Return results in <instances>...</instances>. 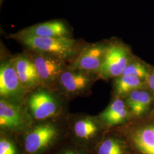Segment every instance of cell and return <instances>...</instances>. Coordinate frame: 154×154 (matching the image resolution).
<instances>
[{"label":"cell","instance_id":"1","mask_svg":"<svg viewBox=\"0 0 154 154\" xmlns=\"http://www.w3.org/2000/svg\"><path fill=\"white\" fill-rule=\"evenodd\" d=\"M66 116L34 121L16 137L21 154H50L67 138Z\"/></svg>","mask_w":154,"mask_h":154},{"label":"cell","instance_id":"2","mask_svg":"<svg viewBox=\"0 0 154 154\" xmlns=\"http://www.w3.org/2000/svg\"><path fill=\"white\" fill-rule=\"evenodd\" d=\"M69 102L55 90L41 86L28 94L24 104L33 121H41L67 115Z\"/></svg>","mask_w":154,"mask_h":154},{"label":"cell","instance_id":"3","mask_svg":"<svg viewBox=\"0 0 154 154\" xmlns=\"http://www.w3.org/2000/svg\"><path fill=\"white\" fill-rule=\"evenodd\" d=\"M67 138L90 152L103 137L107 130L98 116L83 112L66 116Z\"/></svg>","mask_w":154,"mask_h":154},{"label":"cell","instance_id":"4","mask_svg":"<svg viewBox=\"0 0 154 154\" xmlns=\"http://www.w3.org/2000/svg\"><path fill=\"white\" fill-rule=\"evenodd\" d=\"M11 37L21 43L28 50L52 55L67 62L68 63L83 47L71 37L41 38L13 35H11Z\"/></svg>","mask_w":154,"mask_h":154},{"label":"cell","instance_id":"5","mask_svg":"<svg viewBox=\"0 0 154 154\" xmlns=\"http://www.w3.org/2000/svg\"><path fill=\"white\" fill-rule=\"evenodd\" d=\"M98 79L99 77L96 74L74 69L67 65L59 77L54 90L70 102L77 98L89 96Z\"/></svg>","mask_w":154,"mask_h":154},{"label":"cell","instance_id":"6","mask_svg":"<svg viewBox=\"0 0 154 154\" xmlns=\"http://www.w3.org/2000/svg\"><path fill=\"white\" fill-rule=\"evenodd\" d=\"M25 104L0 99V132L17 137L33 122Z\"/></svg>","mask_w":154,"mask_h":154},{"label":"cell","instance_id":"7","mask_svg":"<svg viewBox=\"0 0 154 154\" xmlns=\"http://www.w3.org/2000/svg\"><path fill=\"white\" fill-rule=\"evenodd\" d=\"M28 94L19 80L13 57L3 60L0 65V99L24 104Z\"/></svg>","mask_w":154,"mask_h":154},{"label":"cell","instance_id":"8","mask_svg":"<svg viewBox=\"0 0 154 154\" xmlns=\"http://www.w3.org/2000/svg\"><path fill=\"white\" fill-rule=\"evenodd\" d=\"M36 67L42 86L54 90L68 62L52 55L32 51H26Z\"/></svg>","mask_w":154,"mask_h":154},{"label":"cell","instance_id":"9","mask_svg":"<svg viewBox=\"0 0 154 154\" xmlns=\"http://www.w3.org/2000/svg\"><path fill=\"white\" fill-rule=\"evenodd\" d=\"M131 61L130 51L126 45L116 42L110 44L98 75L105 79L119 77Z\"/></svg>","mask_w":154,"mask_h":154},{"label":"cell","instance_id":"10","mask_svg":"<svg viewBox=\"0 0 154 154\" xmlns=\"http://www.w3.org/2000/svg\"><path fill=\"white\" fill-rule=\"evenodd\" d=\"M108 45L105 43H96L83 46L79 53L69 62L68 66L74 69L98 75Z\"/></svg>","mask_w":154,"mask_h":154},{"label":"cell","instance_id":"11","mask_svg":"<svg viewBox=\"0 0 154 154\" xmlns=\"http://www.w3.org/2000/svg\"><path fill=\"white\" fill-rule=\"evenodd\" d=\"M19 80L28 93L41 86L36 67L26 52L13 57Z\"/></svg>","mask_w":154,"mask_h":154},{"label":"cell","instance_id":"12","mask_svg":"<svg viewBox=\"0 0 154 154\" xmlns=\"http://www.w3.org/2000/svg\"><path fill=\"white\" fill-rule=\"evenodd\" d=\"M13 35L41 38H68L70 37V33L64 22L55 20L35 25Z\"/></svg>","mask_w":154,"mask_h":154},{"label":"cell","instance_id":"13","mask_svg":"<svg viewBox=\"0 0 154 154\" xmlns=\"http://www.w3.org/2000/svg\"><path fill=\"white\" fill-rule=\"evenodd\" d=\"M131 114L124 99L116 97L98 116L105 127L109 129L126 123Z\"/></svg>","mask_w":154,"mask_h":154},{"label":"cell","instance_id":"14","mask_svg":"<svg viewBox=\"0 0 154 154\" xmlns=\"http://www.w3.org/2000/svg\"><path fill=\"white\" fill-rule=\"evenodd\" d=\"M133 145L143 154H154V125L137 128L129 134Z\"/></svg>","mask_w":154,"mask_h":154},{"label":"cell","instance_id":"15","mask_svg":"<svg viewBox=\"0 0 154 154\" xmlns=\"http://www.w3.org/2000/svg\"><path fill=\"white\" fill-rule=\"evenodd\" d=\"M91 154H127L125 142L118 136L106 134Z\"/></svg>","mask_w":154,"mask_h":154},{"label":"cell","instance_id":"16","mask_svg":"<svg viewBox=\"0 0 154 154\" xmlns=\"http://www.w3.org/2000/svg\"><path fill=\"white\" fill-rule=\"evenodd\" d=\"M124 100L131 114L139 116L148 110L152 97L148 92L138 89L129 94Z\"/></svg>","mask_w":154,"mask_h":154},{"label":"cell","instance_id":"17","mask_svg":"<svg viewBox=\"0 0 154 154\" xmlns=\"http://www.w3.org/2000/svg\"><path fill=\"white\" fill-rule=\"evenodd\" d=\"M142 79L128 75H121L114 78L113 91L116 97L124 99L132 91L142 86Z\"/></svg>","mask_w":154,"mask_h":154},{"label":"cell","instance_id":"18","mask_svg":"<svg viewBox=\"0 0 154 154\" xmlns=\"http://www.w3.org/2000/svg\"><path fill=\"white\" fill-rule=\"evenodd\" d=\"M0 154H21L15 137L0 132Z\"/></svg>","mask_w":154,"mask_h":154},{"label":"cell","instance_id":"19","mask_svg":"<svg viewBox=\"0 0 154 154\" xmlns=\"http://www.w3.org/2000/svg\"><path fill=\"white\" fill-rule=\"evenodd\" d=\"M50 154H91L68 138L61 142Z\"/></svg>","mask_w":154,"mask_h":154},{"label":"cell","instance_id":"20","mask_svg":"<svg viewBox=\"0 0 154 154\" xmlns=\"http://www.w3.org/2000/svg\"><path fill=\"white\" fill-rule=\"evenodd\" d=\"M122 75H128L143 79L149 75L148 68L145 65L138 61H131L127 66Z\"/></svg>","mask_w":154,"mask_h":154},{"label":"cell","instance_id":"21","mask_svg":"<svg viewBox=\"0 0 154 154\" xmlns=\"http://www.w3.org/2000/svg\"><path fill=\"white\" fill-rule=\"evenodd\" d=\"M149 86L154 92V72L149 74L148 78Z\"/></svg>","mask_w":154,"mask_h":154}]
</instances>
